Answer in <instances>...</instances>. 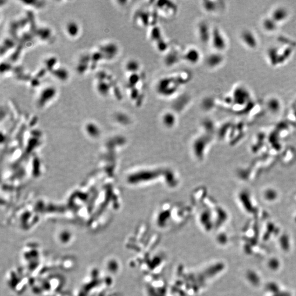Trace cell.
<instances>
[{
	"label": "cell",
	"mask_w": 296,
	"mask_h": 296,
	"mask_svg": "<svg viewBox=\"0 0 296 296\" xmlns=\"http://www.w3.org/2000/svg\"><path fill=\"white\" fill-rule=\"evenodd\" d=\"M36 35L38 38L42 41H47L50 38L52 35L51 30L46 27L40 28L36 31Z\"/></svg>",
	"instance_id": "22"
},
{
	"label": "cell",
	"mask_w": 296,
	"mask_h": 296,
	"mask_svg": "<svg viewBox=\"0 0 296 296\" xmlns=\"http://www.w3.org/2000/svg\"><path fill=\"white\" fill-rule=\"evenodd\" d=\"M190 79V74L185 71L164 76L157 81L155 91L161 97H172L176 96L182 86L188 83Z\"/></svg>",
	"instance_id": "1"
},
{
	"label": "cell",
	"mask_w": 296,
	"mask_h": 296,
	"mask_svg": "<svg viewBox=\"0 0 296 296\" xmlns=\"http://www.w3.org/2000/svg\"><path fill=\"white\" fill-rule=\"evenodd\" d=\"M202 53L195 47H189L184 51L182 54V60L191 65H197L202 59Z\"/></svg>",
	"instance_id": "6"
},
{
	"label": "cell",
	"mask_w": 296,
	"mask_h": 296,
	"mask_svg": "<svg viewBox=\"0 0 296 296\" xmlns=\"http://www.w3.org/2000/svg\"><path fill=\"white\" fill-rule=\"evenodd\" d=\"M225 61L223 53L214 51L207 55L205 59V64L210 69H216L222 65Z\"/></svg>",
	"instance_id": "10"
},
{
	"label": "cell",
	"mask_w": 296,
	"mask_h": 296,
	"mask_svg": "<svg viewBox=\"0 0 296 296\" xmlns=\"http://www.w3.org/2000/svg\"><path fill=\"white\" fill-rule=\"evenodd\" d=\"M125 69L129 74L138 73L141 69V64L137 59H130L125 64Z\"/></svg>",
	"instance_id": "19"
},
{
	"label": "cell",
	"mask_w": 296,
	"mask_h": 296,
	"mask_svg": "<svg viewBox=\"0 0 296 296\" xmlns=\"http://www.w3.org/2000/svg\"><path fill=\"white\" fill-rule=\"evenodd\" d=\"M91 54L84 53L80 56L76 65V72L79 75H83L90 69Z\"/></svg>",
	"instance_id": "11"
},
{
	"label": "cell",
	"mask_w": 296,
	"mask_h": 296,
	"mask_svg": "<svg viewBox=\"0 0 296 296\" xmlns=\"http://www.w3.org/2000/svg\"><path fill=\"white\" fill-rule=\"evenodd\" d=\"M57 94V90L53 86H48L43 89L38 94L37 103L38 106L43 107L52 101Z\"/></svg>",
	"instance_id": "7"
},
{
	"label": "cell",
	"mask_w": 296,
	"mask_h": 296,
	"mask_svg": "<svg viewBox=\"0 0 296 296\" xmlns=\"http://www.w3.org/2000/svg\"><path fill=\"white\" fill-rule=\"evenodd\" d=\"M149 38L155 45L165 38L163 36L162 31L160 27L159 26L154 25L149 32Z\"/></svg>",
	"instance_id": "17"
},
{
	"label": "cell",
	"mask_w": 296,
	"mask_h": 296,
	"mask_svg": "<svg viewBox=\"0 0 296 296\" xmlns=\"http://www.w3.org/2000/svg\"><path fill=\"white\" fill-rule=\"evenodd\" d=\"M98 50L101 52L104 60L110 61L115 59L118 56L120 48L117 43L109 42L101 45L98 47Z\"/></svg>",
	"instance_id": "8"
},
{
	"label": "cell",
	"mask_w": 296,
	"mask_h": 296,
	"mask_svg": "<svg viewBox=\"0 0 296 296\" xmlns=\"http://www.w3.org/2000/svg\"><path fill=\"white\" fill-rule=\"evenodd\" d=\"M103 60H104L103 56L100 51L97 50L91 54L90 69L95 70L97 67L98 64Z\"/></svg>",
	"instance_id": "21"
},
{
	"label": "cell",
	"mask_w": 296,
	"mask_h": 296,
	"mask_svg": "<svg viewBox=\"0 0 296 296\" xmlns=\"http://www.w3.org/2000/svg\"><path fill=\"white\" fill-rule=\"evenodd\" d=\"M261 26L264 31L268 33H273L276 31L279 25L276 23L271 17H266L263 19L261 23Z\"/></svg>",
	"instance_id": "18"
},
{
	"label": "cell",
	"mask_w": 296,
	"mask_h": 296,
	"mask_svg": "<svg viewBox=\"0 0 296 296\" xmlns=\"http://www.w3.org/2000/svg\"><path fill=\"white\" fill-rule=\"evenodd\" d=\"M212 29L206 21H201L198 23L196 29V36L203 45H210Z\"/></svg>",
	"instance_id": "4"
},
{
	"label": "cell",
	"mask_w": 296,
	"mask_h": 296,
	"mask_svg": "<svg viewBox=\"0 0 296 296\" xmlns=\"http://www.w3.org/2000/svg\"><path fill=\"white\" fill-rule=\"evenodd\" d=\"M14 46V42L13 40L10 38H6L4 39V42L1 45V55H2L4 53L5 54L7 51L13 48Z\"/></svg>",
	"instance_id": "24"
},
{
	"label": "cell",
	"mask_w": 296,
	"mask_h": 296,
	"mask_svg": "<svg viewBox=\"0 0 296 296\" xmlns=\"http://www.w3.org/2000/svg\"><path fill=\"white\" fill-rule=\"evenodd\" d=\"M210 45L214 51L224 53L228 47V40L224 32L218 27H213L212 29Z\"/></svg>",
	"instance_id": "2"
},
{
	"label": "cell",
	"mask_w": 296,
	"mask_h": 296,
	"mask_svg": "<svg viewBox=\"0 0 296 296\" xmlns=\"http://www.w3.org/2000/svg\"><path fill=\"white\" fill-rule=\"evenodd\" d=\"M247 278L250 280V281L251 282V283H253L254 285H258L259 282L258 276L252 271H250L248 273Z\"/></svg>",
	"instance_id": "27"
},
{
	"label": "cell",
	"mask_w": 296,
	"mask_h": 296,
	"mask_svg": "<svg viewBox=\"0 0 296 296\" xmlns=\"http://www.w3.org/2000/svg\"><path fill=\"white\" fill-rule=\"evenodd\" d=\"M249 92L242 86H237L234 90L232 95V100L235 102L247 101V99L250 97Z\"/></svg>",
	"instance_id": "13"
},
{
	"label": "cell",
	"mask_w": 296,
	"mask_h": 296,
	"mask_svg": "<svg viewBox=\"0 0 296 296\" xmlns=\"http://www.w3.org/2000/svg\"><path fill=\"white\" fill-rule=\"evenodd\" d=\"M201 7L203 11L208 14H216L220 12L221 9L223 8L220 4V2L212 1H204L201 2Z\"/></svg>",
	"instance_id": "12"
},
{
	"label": "cell",
	"mask_w": 296,
	"mask_h": 296,
	"mask_svg": "<svg viewBox=\"0 0 296 296\" xmlns=\"http://www.w3.org/2000/svg\"><path fill=\"white\" fill-rule=\"evenodd\" d=\"M266 106L270 110L276 111L279 110L281 108V103L278 98L275 96H272L267 99Z\"/></svg>",
	"instance_id": "20"
},
{
	"label": "cell",
	"mask_w": 296,
	"mask_h": 296,
	"mask_svg": "<svg viewBox=\"0 0 296 296\" xmlns=\"http://www.w3.org/2000/svg\"><path fill=\"white\" fill-rule=\"evenodd\" d=\"M24 4H25L27 6H29L33 7L35 8H41L44 5L43 1H23L21 2Z\"/></svg>",
	"instance_id": "25"
},
{
	"label": "cell",
	"mask_w": 296,
	"mask_h": 296,
	"mask_svg": "<svg viewBox=\"0 0 296 296\" xmlns=\"http://www.w3.org/2000/svg\"><path fill=\"white\" fill-rule=\"evenodd\" d=\"M279 266V263L278 261V260L273 259L270 261L269 262V266L272 269H276Z\"/></svg>",
	"instance_id": "30"
},
{
	"label": "cell",
	"mask_w": 296,
	"mask_h": 296,
	"mask_svg": "<svg viewBox=\"0 0 296 296\" xmlns=\"http://www.w3.org/2000/svg\"><path fill=\"white\" fill-rule=\"evenodd\" d=\"M183 52L176 47H169V50L165 53L164 63L166 67L172 68L182 60Z\"/></svg>",
	"instance_id": "5"
},
{
	"label": "cell",
	"mask_w": 296,
	"mask_h": 296,
	"mask_svg": "<svg viewBox=\"0 0 296 296\" xmlns=\"http://www.w3.org/2000/svg\"><path fill=\"white\" fill-rule=\"evenodd\" d=\"M57 58L55 57H51L48 58L45 62V69H46L47 71L51 72L53 69L56 68L55 65H57Z\"/></svg>",
	"instance_id": "23"
},
{
	"label": "cell",
	"mask_w": 296,
	"mask_h": 296,
	"mask_svg": "<svg viewBox=\"0 0 296 296\" xmlns=\"http://www.w3.org/2000/svg\"><path fill=\"white\" fill-rule=\"evenodd\" d=\"M80 28L79 24L75 21H68L65 25V31L71 38H75L80 33Z\"/></svg>",
	"instance_id": "15"
},
{
	"label": "cell",
	"mask_w": 296,
	"mask_h": 296,
	"mask_svg": "<svg viewBox=\"0 0 296 296\" xmlns=\"http://www.w3.org/2000/svg\"><path fill=\"white\" fill-rule=\"evenodd\" d=\"M12 66L9 64L4 62V63H2V64H1V72L2 74L3 72L6 73V72L11 71L12 70Z\"/></svg>",
	"instance_id": "29"
},
{
	"label": "cell",
	"mask_w": 296,
	"mask_h": 296,
	"mask_svg": "<svg viewBox=\"0 0 296 296\" xmlns=\"http://www.w3.org/2000/svg\"><path fill=\"white\" fill-rule=\"evenodd\" d=\"M280 244L282 246L283 249L284 250H287L289 247V242L288 240L287 237H283L280 240Z\"/></svg>",
	"instance_id": "28"
},
{
	"label": "cell",
	"mask_w": 296,
	"mask_h": 296,
	"mask_svg": "<svg viewBox=\"0 0 296 296\" xmlns=\"http://www.w3.org/2000/svg\"><path fill=\"white\" fill-rule=\"evenodd\" d=\"M269 17L276 23L279 25L288 21L290 17V12L289 9L286 7L279 6L271 10Z\"/></svg>",
	"instance_id": "9"
},
{
	"label": "cell",
	"mask_w": 296,
	"mask_h": 296,
	"mask_svg": "<svg viewBox=\"0 0 296 296\" xmlns=\"http://www.w3.org/2000/svg\"><path fill=\"white\" fill-rule=\"evenodd\" d=\"M109 74H108L106 71L100 70L98 71L96 74V78L97 81H99L108 80V78Z\"/></svg>",
	"instance_id": "26"
},
{
	"label": "cell",
	"mask_w": 296,
	"mask_h": 296,
	"mask_svg": "<svg viewBox=\"0 0 296 296\" xmlns=\"http://www.w3.org/2000/svg\"><path fill=\"white\" fill-rule=\"evenodd\" d=\"M96 90L100 96L106 97L112 91V86L108 80L99 81L97 82Z\"/></svg>",
	"instance_id": "14"
},
{
	"label": "cell",
	"mask_w": 296,
	"mask_h": 296,
	"mask_svg": "<svg viewBox=\"0 0 296 296\" xmlns=\"http://www.w3.org/2000/svg\"><path fill=\"white\" fill-rule=\"evenodd\" d=\"M240 39L245 46L251 50H255L258 48L259 41L255 33L252 30L245 29L240 34Z\"/></svg>",
	"instance_id": "3"
},
{
	"label": "cell",
	"mask_w": 296,
	"mask_h": 296,
	"mask_svg": "<svg viewBox=\"0 0 296 296\" xmlns=\"http://www.w3.org/2000/svg\"><path fill=\"white\" fill-rule=\"evenodd\" d=\"M268 289L269 291L273 292V293H276V292L277 293L279 291L278 286L275 283H269L268 285Z\"/></svg>",
	"instance_id": "31"
},
{
	"label": "cell",
	"mask_w": 296,
	"mask_h": 296,
	"mask_svg": "<svg viewBox=\"0 0 296 296\" xmlns=\"http://www.w3.org/2000/svg\"><path fill=\"white\" fill-rule=\"evenodd\" d=\"M50 73L57 80L61 82L67 81L70 76L69 71L64 67L55 68Z\"/></svg>",
	"instance_id": "16"
}]
</instances>
